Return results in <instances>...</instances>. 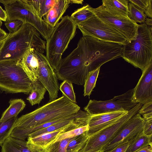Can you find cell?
I'll return each instance as SVG.
<instances>
[{
    "label": "cell",
    "instance_id": "6",
    "mask_svg": "<svg viewBox=\"0 0 152 152\" xmlns=\"http://www.w3.org/2000/svg\"><path fill=\"white\" fill-rule=\"evenodd\" d=\"M142 105L137 104L115 122L89 137L79 152L101 151L117 135L125 123L138 112Z\"/></svg>",
    "mask_w": 152,
    "mask_h": 152
},
{
    "label": "cell",
    "instance_id": "8",
    "mask_svg": "<svg viewBox=\"0 0 152 152\" xmlns=\"http://www.w3.org/2000/svg\"><path fill=\"white\" fill-rule=\"evenodd\" d=\"M133 91L134 88L130 89L109 100H90L84 110L91 116L118 111L128 112L137 104L133 100Z\"/></svg>",
    "mask_w": 152,
    "mask_h": 152
},
{
    "label": "cell",
    "instance_id": "10",
    "mask_svg": "<svg viewBox=\"0 0 152 152\" xmlns=\"http://www.w3.org/2000/svg\"><path fill=\"white\" fill-rule=\"evenodd\" d=\"M91 10L102 21L120 33L127 41L136 38L138 24L129 17L113 14L102 5L96 8L92 7Z\"/></svg>",
    "mask_w": 152,
    "mask_h": 152
},
{
    "label": "cell",
    "instance_id": "38",
    "mask_svg": "<svg viewBox=\"0 0 152 152\" xmlns=\"http://www.w3.org/2000/svg\"><path fill=\"white\" fill-rule=\"evenodd\" d=\"M135 152H152V146L150 145L145 146Z\"/></svg>",
    "mask_w": 152,
    "mask_h": 152
},
{
    "label": "cell",
    "instance_id": "1",
    "mask_svg": "<svg viewBox=\"0 0 152 152\" xmlns=\"http://www.w3.org/2000/svg\"><path fill=\"white\" fill-rule=\"evenodd\" d=\"M40 35L32 26L23 23L17 32L8 34L0 52V61H20L26 51L31 48L43 53L45 50L46 42Z\"/></svg>",
    "mask_w": 152,
    "mask_h": 152
},
{
    "label": "cell",
    "instance_id": "43",
    "mask_svg": "<svg viewBox=\"0 0 152 152\" xmlns=\"http://www.w3.org/2000/svg\"><path fill=\"white\" fill-rule=\"evenodd\" d=\"M93 152H102L101 151H96Z\"/></svg>",
    "mask_w": 152,
    "mask_h": 152
},
{
    "label": "cell",
    "instance_id": "34",
    "mask_svg": "<svg viewBox=\"0 0 152 152\" xmlns=\"http://www.w3.org/2000/svg\"><path fill=\"white\" fill-rule=\"evenodd\" d=\"M23 23L19 20L7 21L4 23L5 26L9 31V34L14 33L20 28Z\"/></svg>",
    "mask_w": 152,
    "mask_h": 152
},
{
    "label": "cell",
    "instance_id": "26",
    "mask_svg": "<svg viewBox=\"0 0 152 152\" xmlns=\"http://www.w3.org/2000/svg\"><path fill=\"white\" fill-rule=\"evenodd\" d=\"M17 118L16 117L5 121H0V146H2L5 140L10 136Z\"/></svg>",
    "mask_w": 152,
    "mask_h": 152
},
{
    "label": "cell",
    "instance_id": "40",
    "mask_svg": "<svg viewBox=\"0 0 152 152\" xmlns=\"http://www.w3.org/2000/svg\"><path fill=\"white\" fill-rule=\"evenodd\" d=\"M145 23L148 26H152V18H147L145 20Z\"/></svg>",
    "mask_w": 152,
    "mask_h": 152
},
{
    "label": "cell",
    "instance_id": "2",
    "mask_svg": "<svg viewBox=\"0 0 152 152\" xmlns=\"http://www.w3.org/2000/svg\"><path fill=\"white\" fill-rule=\"evenodd\" d=\"M80 110L76 104L64 95L17 118L13 129H27L58 118L72 115Z\"/></svg>",
    "mask_w": 152,
    "mask_h": 152
},
{
    "label": "cell",
    "instance_id": "33",
    "mask_svg": "<svg viewBox=\"0 0 152 152\" xmlns=\"http://www.w3.org/2000/svg\"><path fill=\"white\" fill-rule=\"evenodd\" d=\"M138 113L145 120L152 119V102L142 104Z\"/></svg>",
    "mask_w": 152,
    "mask_h": 152
},
{
    "label": "cell",
    "instance_id": "25",
    "mask_svg": "<svg viewBox=\"0 0 152 152\" xmlns=\"http://www.w3.org/2000/svg\"><path fill=\"white\" fill-rule=\"evenodd\" d=\"M86 132L72 138L68 145L66 152H79L89 138Z\"/></svg>",
    "mask_w": 152,
    "mask_h": 152
},
{
    "label": "cell",
    "instance_id": "20",
    "mask_svg": "<svg viewBox=\"0 0 152 152\" xmlns=\"http://www.w3.org/2000/svg\"><path fill=\"white\" fill-rule=\"evenodd\" d=\"M129 3L128 0H103L102 5L113 14L129 17Z\"/></svg>",
    "mask_w": 152,
    "mask_h": 152
},
{
    "label": "cell",
    "instance_id": "29",
    "mask_svg": "<svg viewBox=\"0 0 152 152\" xmlns=\"http://www.w3.org/2000/svg\"><path fill=\"white\" fill-rule=\"evenodd\" d=\"M59 89L63 95L72 102L76 104V97L72 83L64 80L60 84Z\"/></svg>",
    "mask_w": 152,
    "mask_h": 152
},
{
    "label": "cell",
    "instance_id": "21",
    "mask_svg": "<svg viewBox=\"0 0 152 152\" xmlns=\"http://www.w3.org/2000/svg\"><path fill=\"white\" fill-rule=\"evenodd\" d=\"M9 103V106L2 115L0 121H5L17 117L26 105L25 102L21 99H12L10 101Z\"/></svg>",
    "mask_w": 152,
    "mask_h": 152
},
{
    "label": "cell",
    "instance_id": "23",
    "mask_svg": "<svg viewBox=\"0 0 152 152\" xmlns=\"http://www.w3.org/2000/svg\"><path fill=\"white\" fill-rule=\"evenodd\" d=\"M46 91L45 87L38 80L33 83L32 88L26 99L32 106L39 104L44 99Z\"/></svg>",
    "mask_w": 152,
    "mask_h": 152
},
{
    "label": "cell",
    "instance_id": "13",
    "mask_svg": "<svg viewBox=\"0 0 152 152\" xmlns=\"http://www.w3.org/2000/svg\"><path fill=\"white\" fill-rule=\"evenodd\" d=\"M152 61L142 72L134 88L132 99L135 103L143 104L152 102Z\"/></svg>",
    "mask_w": 152,
    "mask_h": 152
},
{
    "label": "cell",
    "instance_id": "14",
    "mask_svg": "<svg viewBox=\"0 0 152 152\" xmlns=\"http://www.w3.org/2000/svg\"><path fill=\"white\" fill-rule=\"evenodd\" d=\"M127 112L121 111L91 115L86 134L89 137L93 135L115 122Z\"/></svg>",
    "mask_w": 152,
    "mask_h": 152
},
{
    "label": "cell",
    "instance_id": "19",
    "mask_svg": "<svg viewBox=\"0 0 152 152\" xmlns=\"http://www.w3.org/2000/svg\"><path fill=\"white\" fill-rule=\"evenodd\" d=\"M57 0H22L24 7L42 18L53 6Z\"/></svg>",
    "mask_w": 152,
    "mask_h": 152
},
{
    "label": "cell",
    "instance_id": "32",
    "mask_svg": "<svg viewBox=\"0 0 152 152\" xmlns=\"http://www.w3.org/2000/svg\"><path fill=\"white\" fill-rule=\"evenodd\" d=\"M73 138L65 139L53 143L45 149V152H66L68 145Z\"/></svg>",
    "mask_w": 152,
    "mask_h": 152
},
{
    "label": "cell",
    "instance_id": "11",
    "mask_svg": "<svg viewBox=\"0 0 152 152\" xmlns=\"http://www.w3.org/2000/svg\"><path fill=\"white\" fill-rule=\"evenodd\" d=\"M39 67L38 80L48 92V102L53 101L58 97L59 84L55 71L52 67L46 56L43 53L38 52Z\"/></svg>",
    "mask_w": 152,
    "mask_h": 152
},
{
    "label": "cell",
    "instance_id": "37",
    "mask_svg": "<svg viewBox=\"0 0 152 152\" xmlns=\"http://www.w3.org/2000/svg\"><path fill=\"white\" fill-rule=\"evenodd\" d=\"M7 15L5 10L0 6V20L4 22L6 21Z\"/></svg>",
    "mask_w": 152,
    "mask_h": 152
},
{
    "label": "cell",
    "instance_id": "28",
    "mask_svg": "<svg viewBox=\"0 0 152 152\" xmlns=\"http://www.w3.org/2000/svg\"><path fill=\"white\" fill-rule=\"evenodd\" d=\"M128 17L137 23H145L147 17L143 11L133 4L129 2L128 4Z\"/></svg>",
    "mask_w": 152,
    "mask_h": 152
},
{
    "label": "cell",
    "instance_id": "27",
    "mask_svg": "<svg viewBox=\"0 0 152 152\" xmlns=\"http://www.w3.org/2000/svg\"><path fill=\"white\" fill-rule=\"evenodd\" d=\"M100 67L89 72L87 74L84 84V96H89L96 85Z\"/></svg>",
    "mask_w": 152,
    "mask_h": 152
},
{
    "label": "cell",
    "instance_id": "15",
    "mask_svg": "<svg viewBox=\"0 0 152 152\" xmlns=\"http://www.w3.org/2000/svg\"><path fill=\"white\" fill-rule=\"evenodd\" d=\"M38 52L33 48L28 49L19 61L21 66L32 83L38 80L39 67Z\"/></svg>",
    "mask_w": 152,
    "mask_h": 152
},
{
    "label": "cell",
    "instance_id": "31",
    "mask_svg": "<svg viewBox=\"0 0 152 152\" xmlns=\"http://www.w3.org/2000/svg\"><path fill=\"white\" fill-rule=\"evenodd\" d=\"M143 11L147 17L152 18V0H128Z\"/></svg>",
    "mask_w": 152,
    "mask_h": 152
},
{
    "label": "cell",
    "instance_id": "5",
    "mask_svg": "<svg viewBox=\"0 0 152 152\" xmlns=\"http://www.w3.org/2000/svg\"><path fill=\"white\" fill-rule=\"evenodd\" d=\"M19 61H0V89L12 93H30L33 83L19 64Z\"/></svg>",
    "mask_w": 152,
    "mask_h": 152
},
{
    "label": "cell",
    "instance_id": "24",
    "mask_svg": "<svg viewBox=\"0 0 152 152\" xmlns=\"http://www.w3.org/2000/svg\"><path fill=\"white\" fill-rule=\"evenodd\" d=\"M92 8L89 4L85 5L75 10L70 17L77 25L87 20L92 16L94 13L91 10Z\"/></svg>",
    "mask_w": 152,
    "mask_h": 152
},
{
    "label": "cell",
    "instance_id": "18",
    "mask_svg": "<svg viewBox=\"0 0 152 152\" xmlns=\"http://www.w3.org/2000/svg\"><path fill=\"white\" fill-rule=\"evenodd\" d=\"M71 130L72 129L69 128H66L33 137H28L27 142L41 149L45 150L55 142L60 134Z\"/></svg>",
    "mask_w": 152,
    "mask_h": 152
},
{
    "label": "cell",
    "instance_id": "41",
    "mask_svg": "<svg viewBox=\"0 0 152 152\" xmlns=\"http://www.w3.org/2000/svg\"><path fill=\"white\" fill-rule=\"evenodd\" d=\"M83 0H71V4L75 3L79 4H82Z\"/></svg>",
    "mask_w": 152,
    "mask_h": 152
},
{
    "label": "cell",
    "instance_id": "9",
    "mask_svg": "<svg viewBox=\"0 0 152 152\" xmlns=\"http://www.w3.org/2000/svg\"><path fill=\"white\" fill-rule=\"evenodd\" d=\"M7 13V21L19 20L23 23L29 24L35 28L41 35L45 33L50 26L23 5L21 0H0Z\"/></svg>",
    "mask_w": 152,
    "mask_h": 152
},
{
    "label": "cell",
    "instance_id": "16",
    "mask_svg": "<svg viewBox=\"0 0 152 152\" xmlns=\"http://www.w3.org/2000/svg\"><path fill=\"white\" fill-rule=\"evenodd\" d=\"M1 152H45L27 141L10 136L2 145Z\"/></svg>",
    "mask_w": 152,
    "mask_h": 152
},
{
    "label": "cell",
    "instance_id": "22",
    "mask_svg": "<svg viewBox=\"0 0 152 152\" xmlns=\"http://www.w3.org/2000/svg\"><path fill=\"white\" fill-rule=\"evenodd\" d=\"M129 142V146L125 152H135L145 146L150 145L152 146V136L145 135L142 131Z\"/></svg>",
    "mask_w": 152,
    "mask_h": 152
},
{
    "label": "cell",
    "instance_id": "3",
    "mask_svg": "<svg viewBox=\"0 0 152 152\" xmlns=\"http://www.w3.org/2000/svg\"><path fill=\"white\" fill-rule=\"evenodd\" d=\"M121 57L142 72L152 61V28L138 24L136 38L123 45Z\"/></svg>",
    "mask_w": 152,
    "mask_h": 152
},
{
    "label": "cell",
    "instance_id": "42",
    "mask_svg": "<svg viewBox=\"0 0 152 152\" xmlns=\"http://www.w3.org/2000/svg\"><path fill=\"white\" fill-rule=\"evenodd\" d=\"M5 39L3 40L0 41V52L3 46Z\"/></svg>",
    "mask_w": 152,
    "mask_h": 152
},
{
    "label": "cell",
    "instance_id": "4",
    "mask_svg": "<svg viewBox=\"0 0 152 152\" xmlns=\"http://www.w3.org/2000/svg\"><path fill=\"white\" fill-rule=\"evenodd\" d=\"M77 25L67 15L54 27L46 44V57L54 70H56L62 56L74 37Z\"/></svg>",
    "mask_w": 152,
    "mask_h": 152
},
{
    "label": "cell",
    "instance_id": "36",
    "mask_svg": "<svg viewBox=\"0 0 152 152\" xmlns=\"http://www.w3.org/2000/svg\"><path fill=\"white\" fill-rule=\"evenodd\" d=\"M129 145V142L123 143L113 149L104 152H125Z\"/></svg>",
    "mask_w": 152,
    "mask_h": 152
},
{
    "label": "cell",
    "instance_id": "17",
    "mask_svg": "<svg viewBox=\"0 0 152 152\" xmlns=\"http://www.w3.org/2000/svg\"><path fill=\"white\" fill-rule=\"evenodd\" d=\"M71 4V0H57L53 6L44 17L46 22L54 28Z\"/></svg>",
    "mask_w": 152,
    "mask_h": 152
},
{
    "label": "cell",
    "instance_id": "35",
    "mask_svg": "<svg viewBox=\"0 0 152 152\" xmlns=\"http://www.w3.org/2000/svg\"><path fill=\"white\" fill-rule=\"evenodd\" d=\"M142 132L145 135L152 136V119L145 120Z\"/></svg>",
    "mask_w": 152,
    "mask_h": 152
},
{
    "label": "cell",
    "instance_id": "7",
    "mask_svg": "<svg viewBox=\"0 0 152 152\" xmlns=\"http://www.w3.org/2000/svg\"><path fill=\"white\" fill-rule=\"evenodd\" d=\"M83 36L93 37L101 41L123 45L127 40L115 29L102 21L95 14L87 20L77 25Z\"/></svg>",
    "mask_w": 152,
    "mask_h": 152
},
{
    "label": "cell",
    "instance_id": "30",
    "mask_svg": "<svg viewBox=\"0 0 152 152\" xmlns=\"http://www.w3.org/2000/svg\"><path fill=\"white\" fill-rule=\"evenodd\" d=\"M88 124L86 125L61 133L58 135L57 138L53 143L65 139L73 138L88 131Z\"/></svg>",
    "mask_w": 152,
    "mask_h": 152
},
{
    "label": "cell",
    "instance_id": "12",
    "mask_svg": "<svg viewBox=\"0 0 152 152\" xmlns=\"http://www.w3.org/2000/svg\"><path fill=\"white\" fill-rule=\"evenodd\" d=\"M144 122V119L138 113L134 115L125 123L117 135L101 151L104 152L129 142L142 130Z\"/></svg>",
    "mask_w": 152,
    "mask_h": 152
},
{
    "label": "cell",
    "instance_id": "39",
    "mask_svg": "<svg viewBox=\"0 0 152 152\" xmlns=\"http://www.w3.org/2000/svg\"><path fill=\"white\" fill-rule=\"evenodd\" d=\"M8 35V34L0 28V41L5 39Z\"/></svg>",
    "mask_w": 152,
    "mask_h": 152
}]
</instances>
